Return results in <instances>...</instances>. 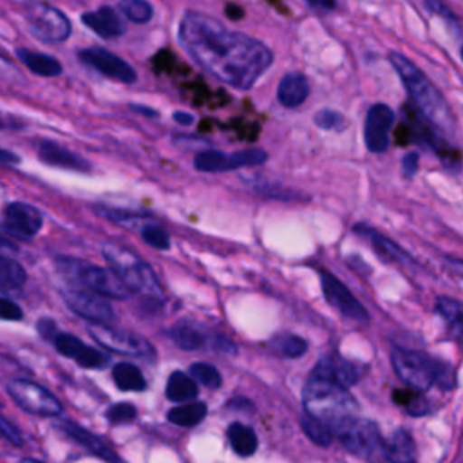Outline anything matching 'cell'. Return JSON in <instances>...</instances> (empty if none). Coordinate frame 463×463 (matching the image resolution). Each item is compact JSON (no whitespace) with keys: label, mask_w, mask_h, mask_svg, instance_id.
<instances>
[{"label":"cell","mask_w":463,"mask_h":463,"mask_svg":"<svg viewBox=\"0 0 463 463\" xmlns=\"http://www.w3.org/2000/svg\"><path fill=\"white\" fill-rule=\"evenodd\" d=\"M25 22L29 31L45 43H58L69 38L71 22L56 7L36 2L25 9Z\"/></svg>","instance_id":"obj_8"},{"label":"cell","mask_w":463,"mask_h":463,"mask_svg":"<svg viewBox=\"0 0 463 463\" xmlns=\"http://www.w3.org/2000/svg\"><path fill=\"white\" fill-rule=\"evenodd\" d=\"M9 119L0 112V128H7V127H11V123H7Z\"/></svg>","instance_id":"obj_50"},{"label":"cell","mask_w":463,"mask_h":463,"mask_svg":"<svg viewBox=\"0 0 463 463\" xmlns=\"http://www.w3.org/2000/svg\"><path fill=\"white\" fill-rule=\"evenodd\" d=\"M25 282V269L13 259L0 255V289L13 291Z\"/></svg>","instance_id":"obj_31"},{"label":"cell","mask_w":463,"mask_h":463,"mask_svg":"<svg viewBox=\"0 0 463 463\" xmlns=\"http://www.w3.org/2000/svg\"><path fill=\"white\" fill-rule=\"evenodd\" d=\"M78 58L92 67L94 71H98L99 74L107 76V78H112V80H118L121 83H134L137 74L136 71L132 69V65L128 61H125L123 58L112 54L110 51L107 49H101V47H90V49H81L78 52Z\"/></svg>","instance_id":"obj_13"},{"label":"cell","mask_w":463,"mask_h":463,"mask_svg":"<svg viewBox=\"0 0 463 463\" xmlns=\"http://www.w3.org/2000/svg\"><path fill=\"white\" fill-rule=\"evenodd\" d=\"M306 2L317 9H326V11H331L336 7V0H306Z\"/></svg>","instance_id":"obj_47"},{"label":"cell","mask_w":463,"mask_h":463,"mask_svg":"<svg viewBox=\"0 0 463 463\" xmlns=\"http://www.w3.org/2000/svg\"><path fill=\"white\" fill-rule=\"evenodd\" d=\"M268 161V154L262 148H246L233 154L221 150H201L194 157V166L199 172H228L242 166H260Z\"/></svg>","instance_id":"obj_9"},{"label":"cell","mask_w":463,"mask_h":463,"mask_svg":"<svg viewBox=\"0 0 463 463\" xmlns=\"http://www.w3.org/2000/svg\"><path fill=\"white\" fill-rule=\"evenodd\" d=\"M383 458L391 463H414L416 445L405 429H396L387 441H383Z\"/></svg>","instance_id":"obj_23"},{"label":"cell","mask_w":463,"mask_h":463,"mask_svg":"<svg viewBox=\"0 0 463 463\" xmlns=\"http://www.w3.org/2000/svg\"><path fill=\"white\" fill-rule=\"evenodd\" d=\"M425 4H427V7L432 11V13H436V14H439V16H443V18H449L450 22H458L456 20V16L452 14V11L441 2V0H425ZM458 25V24H456Z\"/></svg>","instance_id":"obj_44"},{"label":"cell","mask_w":463,"mask_h":463,"mask_svg":"<svg viewBox=\"0 0 463 463\" xmlns=\"http://www.w3.org/2000/svg\"><path fill=\"white\" fill-rule=\"evenodd\" d=\"M179 42L208 74L241 90L253 87L273 61L271 51L262 42L230 31L203 13H184Z\"/></svg>","instance_id":"obj_1"},{"label":"cell","mask_w":463,"mask_h":463,"mask_svg":"<svg viewBox=\"0 0 463 463\" xmlns=\"http://www.w3.org/2000/svg\"><path fill=\"white\" fill-rule=\"evenodd\" d=\"M391 360L398 376L414 391H427L432 385H439L449 389V367L430 358L425 353L411 351L405 347H394L391 353Z\"/></svg>","instance_id":"obj_4"},{"label":"cell","mask_w":463,"mask_h":463,"mask_svg":"<svg viewBox=\"0 0 463 463\" xmlns=\"http://www.w3.org/2000/svg\"><path fill=\"white\" fill-rule=\"evenodd\" d=\"M20 463H42V461H38V459H33V458H25V459H22Z\"/></svg>","instance_id":"obj_51"},{"label":"cell","mask_w":463,"mask_h":463,"mask_svg":"<svg viewBox=\"0 0 463 463\" xmlns=\"http://www.w3.org/2000/svg\"><path fill=\"white\" fill-rule=\"evenodd\" d=\"M16 56L22 60V63L34 74L43 76V78H54L61 74V63L43 52L29 51V49H16Z\"/></svg>","instance_id":"obj_24"},{"label":"cell","mask_w":463,"mask_h":463,"mask_svg":"<svg viewBox=\"0 0 463 463\" xmlns=\"http://www.w3.org/2000/svg\"><path fill=\"white\" fill-rule=\"evenodd\" d=\"M389 61L402 78L403 87L411 94L414 105L421 112V116L436 127L443 134H454L456 121L454 114L441 96V92L430 83V80L403 54L400 52H391Z\"/></svg>","instance_id":"obj_3"},{"label":"cell","mask_w":463,"mask_h":463,"mask_svg":"<svg viewBox=\"0 0 463 463\" xmlns=\"http://www.w3.org/2000/svg\"><path fill=\"white\" fill-rule=\"evenodd\" d=\"M228 441L239 456H251L259 445V439L253 429L242 423H232L228 427Z\"/></svg>","instance_id":"obj_27"},{"label":"cell","mask_w":463,"mask_h":463,"mask_svg":"<svg viewBox=\"0 0 463 463\" xmlns=\"http://www.w3.org/2000/svg\"><path fill=\"white\" fill-rule=\"evenodd\" d=\"M170 336L181 349H186V351L203 349L208 340V333H204V329L199 324L186 322V320L177 322L170 329Z\"/></svg>","instance_id":"obj_25"},{"label":"cell","mask_w":463,"mask_h":463,"mask_svg":"<svg viewBox=\"0 0 463 463\" xmlns=\"http://www.w3.org/2000/svg\"><path fill=\"white\" fill-rule=\"evenodd\" d=\"M394 125V110L385 103H374L367 110L364 125L365 146L373 154H382L389 148L391 137L389 132Z\"/></svg>","instance_id":"obj_14"},{"label":"cell","mask_w":463,"mask_h":463,"mask_svg":"<svg viewBox=\"0 0 463 463\" xmlns=\"http://www.w3.org/2000/svg\"><path fill=\"white\" fill-rule=\"evenodd\" d=\"M302 429H304V432H306L315 443H318V445L327 447V445H331V441H333V434L329 432V429H327L326 425L318 423L317 420L309 418L307 414L302 416Z\"/></svg>","instance_id":"obj_38"},{"label":"cell","mask_w":463,"mask_h":463,"mask_svg":"<svg viewBox=\"0 0 463 463\" xmlns=\"http://www.w3.org/2000/svg\"><path fill=\"white\" fill-rule=\"evenodd\" d=\"M436 311L447 320V324L456 331V335L461 331L463 311H461L459 300L450 298V297H438L436 298Z\"/></svg>","instance_id":"obj_33"},{"label":"cell","mask_w":463,"mask_h":463,"mask_svg":"<svg viewBox=\"0 0 463 463\" xmlns=\"http://www.w3.org/2000/svg\"><path fill=\"white\" fill-rule=\"evenodd\" d=\"M271 347L282 354V356H288V358H297L300 356L304 351H306V340L297 336V335H291V333H284V335H279L271 340Z\"/></svg>","instance_id":"obj_34"},{"label":"cell","mask_w":463,"mask_h":463,"mask_svg":"<svg viewBox=\"0 0 463 463\" xmlns=\"http://www.w3.org/2000/svg\"><path fill=\"white\" fill-rule=\"evenodd\" d=\"M22 309L18 304H14L9 298H0V318L4 320H20L22 318Z\"/></svg>","instance_id":"obj_42"},{"label":"cell","mask_w":463,"mask_h":463,"mask_svg":"<svg viewBox=\"0 0 463 463\" xmlns=\"http://www.w3.org/2000/svg\"><path fill=\"white\" fill-rule=\"evenodd\" d=\"M38 156L43 163H47L51 166L69 168V170H76V172L90 170V163L87 159H83L76 152H72L54 141H49V139H43L38 143Z\"/></svg>","instance_id":"obj_18"},{"label":"cell","mask_w":463,"mask_h":463,"mask_svg":"<svg viewBox=\"0 0 463 463\" xmlns=\"http://www.w3.org/2000/svg\"><path fill=\"white\" fill-rule=\"evenodd\" d=\"M304 414L326 425L335 434L342 425L356 418L358 407L345 385L336 382L318 364L304 385Z\"/></svg>","instance_id":"obj_2"},{"label":"cell","mask_w":463,"mask_h":463,"mask_svg":"<svg viewBox=\"0 0 463 463\" xmlns=\"http://www.w3.org/2000/svg\"><path fill=\"white\" fill-rule=\"evenodd\" d=\"M0 432H2V436L9 441V443H13V445H22V434H20V430L9 421V420H5L2 414H0Z\"/></svg>","instance_id":"obj_41"},{"label":"cell","mask_w":463,"mask_h":463,"mask_svg":"<svg viewBox=\"0 0 463 463\" xmlns=\"http://www.w3.org/2000/svg\"><path fill=\"white\" fill-rule=\"evenodd\" d=\"M309 94V81L302 72H288L280 78L277 87L279 103L286 109L300 107Z\"/></svg>","instance_id":"obj_21"},{"label":"cell","mask_w":463,"mask_h":463,"mask_svg":"<svg viewBox=\"0 0 463 463\" xmlns=\"http://www.w3.org/2000/svg\"><path fill=\"white\" fill-rule=\"evenodd\" d=\"M81 22L94 31L96 34H99L101 38H118L125 33V24L121 22V18L118 16V13L109 7V5H101L96 11H89L81 14Z\"/></svg>","instance_id":"obj_19"},{"label":"cell","mask_w":463,"mask_h":463,"mask_svg":"<svg viewBox=\"0 0 463 463\" xmlns=\"http://www.w3.org/2000/svg\"><path fill=\"white\" fill-rule=\"evenodd\" d=\"M206 416V405L203 402H184L183 405H177L168 411L166 418L168 421L179 425V427H194Z\"/></svg>","instance_id":"obj_29"},{"label":"cell","mask_w":463,"mask_h":463,"mask_svg":"<svg viewBox=\"0 0 463 463\" xmlns=\"http://www.w3.org/2000/svg\"><path fill=\"white\" fill-rule=\"evenodd\" d=\"M18 163H20V157L14 152L0 148V165L2 166H13V165H18Z\"/></svg>","instance_id":"obj_45"},{"label":"cell","mask_w":463,"mask_h":463,"mask_svg":"<svg viewBox=\"0 0 463 463\" xmlns=\"http://www.w3.org/2000/svg\"><path fill=\"white\" fill-rule=\"evenodd\" d=\"M112 380H114V383L121 391H136V392H139V391H143L146 387L143 373L134 364H127V362H121V364L114 365Z\"/></svg>","instance_id":"obj_28"},{"label":"cell","mask_w":463,"mask_h":463,"mask_svg":"<svg viewBox=\"0 0 463 463\" xmlns=\"http://www.w3.org/2000/svg\"><path fill=\"white\" fill-rule=\"evenodd\" d=\"M130 109L137 114H143V116H148V118H157V110L150 109V107H145V105H139V103H130Z\"/></svg>","instance_id":"obj_48"},{"label":"cell","mask_w":463,"mask_h":463,"mask_svg":"<svg viewBox=\"0 0 463 463\" xmlns=\"http://www.w3.org/2000/svg\"><path fill=\"white\" fill-rule=\"evenodd\" d=\"M94 212L99 217H105L116 224L128 226V228H141L145 222L150 221L148 213L141 212H132V210H123V208H109V206H94Z\"/></svg>","instance_id":"obj_30"},{"label":"cell","mask_w":463,"mask_h":463,"mask_svg":"<svg viewBox=\"0 0 463 463\" xmlns=\"http://www.w3.org/2000/svg\"><path fill=\"white\" fill-rule=\"evenodd\" d=\"M174 121L175 123H179V125H183V127H188V125H192L194 123V116L192 114H188V112H181V110H177V112H174Z\"/></svg>","instance_id":"obj_46"},{"label":"cell","mask_w":463,"mask_h":463,"mask_svg":"<svg viewBox=\"0 0 463 463\" xmlns=\"http://www.w3.org/2000/svg\"><path fill=\"white\" fill-rule=\"evenodd\" d=\"M197 396V385L190 378V374L183 371H175L168 376L166 382V398L175 403H184L190 402Z\"/></svg>","instance_id":"obj_26"},{"label":"cell","mask_w":463,"mask_h":463,"mask_svg":"<svg viewBox=\"0 0 463 463\" xmlns=\"http://www.w3.org/2000/svg\"><path fill=\"white\" fill-rule=\"evenodd\" d=\"M418 163H420V154L418 152H409L402 157V174L407 179H412L418 172Z\"/></svg>","instance_id":"obj_43"},{"label":"cell","mask_w":463,"mask_h":463,"mask_svg":"<svg viewBox=\"0 0 463 463\" xmlns=\"http://www.w3.org/2000/svg\"><path fill=\"white\" fill-rule=\"evenodd\" d=\"M320 279H322V291H324L326 300L340 315H344L345 318H351V320H358V322L367 320L365 307L356 300V297L335 275L322 271Z\"/></svg>","instance_id":"obj_16"},{"label":"cell","mask_w":463,"mask_h":463,"mask_svg":"<svg viewBox=\"0 0 463 463\" xmlns=\"http://www.w3.org/2000/svg\"><path fill=\"white\" fill-rule=\"evenodd\" d=\"M58 269L71 280L89 288V291L109 298H128L130 289L121 279L107 268L89 264L78 259H58Z\"/></svg>","instance_id":"obj_6"},{"label":"cell","mask_w":463,"mask_h":463,"mask_svg":"<svg viewBox=\"0 0 463 463\" xmlns=\"http://www.w3.org/2000/svg\"><path fill=\"white\" fill-rule=\"evenodd\" d=\"M190 378L197 380L199 383H203L204 387H210V389L221 387V374H219V371L213 365L204 364V362H197V364H194L190 367Z\"/></svg>","instance_id":"obj_37"},{"label":"cell","mask_w":463,"mask_h":463,"mask_svg":"<svg viewBox=\"0 0 463 463\" xmlns=\"http://www.w3.org/2000/svg\"><path fill=\"white\" fill-rule=\"evenodd\" d=\"M42 222H43L42 212L33 204L16 201V203H9L4 208V215H2L4 230L14 239H24V241L33 239L42 230Z\"/></svg>","instance_id":"obj_12"},{"label":"cell","mask_w":463,"mask_h":463,"mask_svg":"<svg viewBox=\"0 0 463 463\" xmlns=\"http://www.w3.org/2000/svg\"><path fill=\"white\" fill-rule=\"evenodd\" d=\"M137 411L132 403L128 402H121V403H114L109 407L107 411V418L110 423H128L136 418Z\"/></svg>","instance_id":"obj_40"},{"label":"cell","mask_w":463,"mask_h":463,"mask_svg":"<svg viewBox=\"0 0 463 463\" xmlns=\"http://www.w3.org/2000/svg\"><path fill=\"white\" fill-rule=\"evenodd\" d=\"M354 232L358 235H362L364 239H367L371 242V246L374 248V251L383 260H387V262H400V264H411L412 262V259L407 255L405 250H402L394 241H391L389 237L382 235L374 228H371L367 224H356Z\"/></svg>","instance_id":"obj_20"},{"label":"cell","mask_w":463,"mask_h":463,"mask_svg":"<svg viewBox=\"0 0 463 463\" xmlns=\"http://www.w3.org/2000/svg\"><path fill=\"white\" fill-rule=\"evenodd\" d=\"M63 300L76 315L94 324H107L114 318L112 306L105 297L98 293L83 289H67L63 291Z\"/></svg>","instance_id":"obj_15"},{"label":"cell","mask_w":463,"mask_h":463,"mask_svg":"<svg viewBox=\"0 0 463 463\" xmlns=\"http://www.w3.org/2000/svg\"><path fill=\"white\" fill-rule=\"evenodd\" d=\"M101 253L105 260L110 264L112 271L130 289V293L136 291L148 297L161 295V286L154 269L145 260H141L134 251L116 242H105L101 246Z\"/></svg>","instance_id":"obj_5"},{"label":"cell","mask_w":463,"mask_h":463,"mask_svg":"<svg viewBox=\"0 0 463 463\" xmlns=\"http://www.w3.org/2000/svg\"><path fill=\"white\" fill-rule=\"evenodd\" d=\"M333 438H336L344 449L351 454L364 458V459H376L383 458V439L376 423L364 418H353L345 425H342Z\"/></svg>","instance_id":"obj_7"},{"label":"cell","mask_w":463,"mask_h":463,"mask_svg":"<svg viewBox=\"0 0 463 463\" xmlns=\"http://www.w3.org/2000/svg\"><path fill=\"white\" fill-rule=\"evenodd\" d=\"M139 233L146 244L156 250H168L170 248V235L156 222L148 221L139 228Z\"/></svg>","instance_id":"obj_36"},{"label":"cell","mask_w":463,"mask_h":463,"mask_svg":"<svg viewBox=\"0 0 463 463\" xmlns=\"http://www.w3.org/2000/svg\"><path fill=\"white\" fill-rule=\"evenodd\" d=\"M52 340H54L56 349L63 356H69V358L76 360V364H80L81 367L98 369V367L107 365V362H109L107 354H103L96 347H90V345L83 344L80 338H76L69 333H54Z\"/></svg>","instance_id":"obj_17"},{"label":"cell","mask_w":463,"mask_h":463,"mask_svg":"<svg viewBox=\"0 0 463 463\" xmlns=\"http://www.w3.org/2000/svg\"><path fill=\"white\" fill-rule=\"evenodd\" d=\"M7 391L13 400L31 414L58 416L61 412V403L38 383L14 378L7 382Z\"/></svg>","instance_id":"obj_11"},{"label":"cell","mask_w":463,"mask_h":463,"mask_svg":"<svg viewBox=\"0 0 463 463\" xmlns=\"http://www.w3.org/2000/svg\"><path fill=\"white\" fill-rule=\"evenodd\" d=\"M313 121L318 128L324 130H342L345 127V118L333 109H322L313 116Z\"/></svg>","instance_id":"obj_39"},{"label":"cell","mask_w":463,"mask_h":463,"mask_svg":"<svg viewBox=\"0 0 463 463\" xmlns=\"http://www.w3.org/2000/svg\"><path fill=\"white\" fill-rule=\"evenodd\" d=\"M394 402L398 405H402L412 416L425 414L427 409H429L427 400L423 398V394L420 391H414V389H396L394 391Z\"/></svg>","instance_id":"obj_32"},{"label":"cell","mask_w":463,"mask_h":463,"mask_svg":"<svg viewBox=\"0 0 463 463\" xmlns=\"http://www.w3.org/2000/svg\"><path fill=\"white\" fill-rule=\"evenodd\" d=\"M118 7L134 24H146L154 14V9L146 0H119Z\"/></svg>","instance_id":"obj_35"},{"label":"cell","mask_w":463,"mask_h":463,"mask_svg":"<svg viewBox=\"0 0 463 463\" xmlns=\"http://www.w3.org/2000/svg\"><path fill=\"white\" fill-rule=\"evenodd\" d=\"M89 331L98 344L119 354L141 356V358H154L156 354L152 344L136 333L116 329L107 324H92Z\"/></svg>","instance_id":"obj_10"},{"label":"cell","mask_w":463,"mask_h":463,"mask_svg":"<svg viewBox=\"0 0 463 463\" xmlns=\"http://www.w3.org/2000/svg\"><path fill=\"white\" fill-rule=\"evenodd\" d=\"M0 248H7V250H14V244L7 239V237H4L2 233H0Z\"/></svg>","instance_id":"obj_49"},{"label":"cell","mask_w":463,"mask_h":463,"mask_svg":"<svg viewBox=\"0 0 463 463\" xmlns=\"http://www.w3.org/2000/svg\"><path fill=\"white\" fill-rule=\"evenodd\" d=\"M60 429H61L67 436H71L72 439H76L80 445H83L85 449H89L92 454H96L98 458H101V459H105V461H109V463H121L119 456H118L101 438H98L96 434L89 432L87 429H83V427H80V425H76V423H72V421H63V423L60 425Z\"/></svg>","instance_id":"obj_22"}]
</instances>
